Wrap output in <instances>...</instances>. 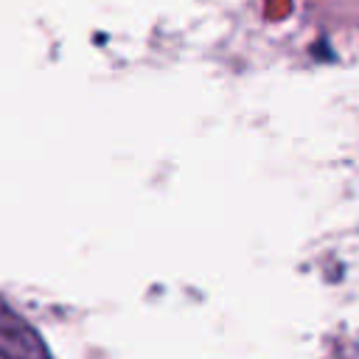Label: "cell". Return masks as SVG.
<instances>
[{
	"label": "cell",
	"mask_w": 359,
	"mask_h": 359,
	"mask_svg": "<svg viewBox=\"0 0 359 359\" xmlns=\"http://www.w3.org/2000/svg\"><path fill=\"white\" fill-rule=\"evenodd\" d=\"M0 359H50L36 328L0 294Z\"/></svg>",
	"instance_id": "cell-1"
}]
</instances>
